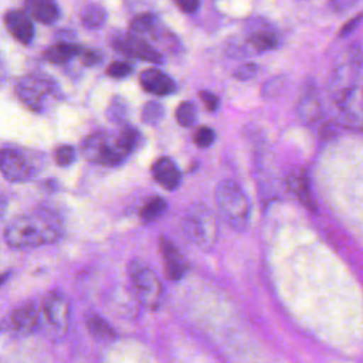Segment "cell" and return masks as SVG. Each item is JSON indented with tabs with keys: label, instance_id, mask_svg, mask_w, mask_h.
<instances>
[{
	"label": "cell",
	"instance_id": "cell-36",
	"mask_svg": "<svg viewBox=\"0 0 363 363\" xmlns=\"http://www.w3.org/2000/svg\"><path fill=\"white\" fill-rule=\"evenodd\" d=\"M7 277H9V274H1V275H0V285L7 279Z\"/></svg>",
	"mask_w": 363,
	"mask_h": 363
},
{
	"label": "cell",
	"instance_id": "cell-26",
	"mask_svg": "<svg viewBox=\"0 0 363 363\" xmlns=\"http://www.w3.org/2000/svg\"><path fill=\"white\" fill-rule=\"evenodd\" d=\"M125 112H126V104L122 98L119 96H115L111 104H109V108H108V116L111 121H119L121 118L125 116Z\"/></svg>",
	"mask_w": 363,
	"mask_h": 363
},
{
	"label": "cell",
	"instance_id": "cell-31",
	"mask_svg": "<svg viewBox=\"0 0 363 363\" xmlns=\"http://www.w3.org/2000/svg\"><path fill=\"white\" fill-rule=\"evenodd\" d=\"M174 3L186 13H193L199 7V0H174Z\"/></svg>",
	"mask_w": 363,
	"mask_h": 363
},
{
	"label": "cell",
	"instance_id": "cell-10",
	"mask_svg": "<svg viewBox=\"0 0 363 363\" xmlns=\"http://www.w3.org/2000/svg\"><path fill=\"white\" fill-rule=\"evenodd\" d=\"M4 26L13 38L23 44H30L34 37V26L26 11L10 10L4 16Z\"/></svg>",
	"mask_w": 363,
	"mask_h": 363
},
{
	"label": "cell",
	"instance_id": "cell-13",
	"mask_svg": "<svg viewBox=\"0 0 363 363\" xmlns=\"http://www.w3.org/2000/svg\"><path fill=\"white\" fill-rule=\"evenodd\" d=\"M164 262V274L169 279L177 281L180 279L187 271V262L183 254L177 250V247L167 240H162L160 245Z\"/></svg>",
	"mask_w": 363,
	"mask_h": 363
},
{
	"label": "cell",
	"instance_id": "cell-25",
	"mask_svg": "<svg viewBox=\"0 0 363 363\" xmlns=\"http://www.w3.org/2000/svg\"><path fill=\"white\" fill-rule=\"evenodd\" d=\"M75 160V149L69 145H62L55 150V162L60 166H69Z\"/></svg>",
	"mask_w": 363,
	"mask_h": 363
},
{
	"label": "cell",
	"instance_id": "cell-30",
	"mask_svg": "<svg viewBox=\"0 0 363 363\" xmlns=\"http://www.w3.org/2000/svg\"><path fill=\"white\" fill-rule=\"evenodd\" d=\"M200 98L208 111L213 112L218 108V96L216 94H213L210 91H201Z\"/></svg>",
	"mask_w": 363,
	"mask_h": 363
},
{
	"label": "cell",
	"instance_id": "cell-1",
	"mask_svg": "<svg viewBox=\"0 0 363 363\" xmlns=\"http://www.w3.org/2000/svg\"><path fill=\"white\" fill-rule=\"evenodd\" d=\"M62 234L60 217L51 210H34L9 221L4 238L13 248H31L57 241Z\"/></svg>",
	"mask_w": 363,
	"mask_h": 363
},
{
	"label": "cell",
	"instance_id": "cell-20",
	"mask_svg": "<svg viewBox=\"0 0 363 363\" xmlns=\"http://www.w3.org/2000/svg\"><path fill=\"white\" fill-rule=\"evenodd\" d=\"M289 187L291 190L298 196V199L308 207H313L312 206V200H311V194H309V187H308V182L306 177L302 174H292L289 177Z\"/></svg>",
	"mask_w": 363,
	"mask_h": 363
},
{
	"label": "cell",
	"instance_id": "cell-32",
	"mask_svg": "<svg viewBox=\"0 0 363 363\" xmlns=\"http://www.w3.org/2000/svg\"><path fill=\"white\" fill-rule=\"evenodd\" d=\"M255 65H244V67H241L237 72H235V77H238L240 79H248V78H251L254 74H255Z\"/></svg>",
	"mask_w": 363,
	"mask_h": 363
},
{
	"label": "cell",
	"instance_id": "cell-18",
	"mask_svg": "<svg viewBox=\"0 0 363 363\" xmlns=\"http://www.w3.org/2000/svg\"><path fill=\"white\" fill-rule=\"evenodd\" d=\"M86 326L91 335L99 340H112L115 337V330L111 328V325L96 315L88 318Z\"/></svg>",
	"mask_w": 363,
	"mask_h": 363
},
{
	"label": "cell",
	"instance_id": "cell-33",
	"mask_svg": "<svg viewBox=\"0 0 363 363\" xmlns=\"http://www.w3.org/2000/svg\"><path fill=\"white\" fill-rule=\"evenodd\" d=\"M359 21H360V16H357L354 20H352V21H349L343 28H342V31H340V35H346L350 30H353L357 24H359Z\"/></svg>",
	"mask_w": 363,
	"mask_h": 363
},
{
	"label": "cell",
	"instance_id": "cell-8",
	"mask_svg": "<svg viewBox=\"0 0 363 363\" xmlns=\"http://www.w3.org/2000/svg\"><path fill=\"white\" fill-rule=\"evenodd\" d=\"M43 320L47 326V329L52 335H62L67 330L68 326V318H69V309L68 302L64 295L60 292H52L45 296L41 305Z\"/></svg>",
	"mask_w": 363,
	"mask_h": 363
},
{
	"label": "cell",
	"instance_id": "cell-24",
	"mask_svg": "<svg viewBox=\"0 0 363 363\" xmlns=\"http://www.w3.org/2000/svg\"><path fill=\"white\" fill-rule=\"evenodd\" d=\"M164 115V109L159 102H147L142 109V122L147 125H155L162 121Z\"/></svg>",
	"mask_w": 363,
	"mask_h": 363
},
{
	"label": "cell",
	"instance_id": "cell-28",
	"mask_svg": "<svg viewBox=\"0 0 363 363\" xmlns=\"http://www.w3.org/2000/svg\"><path fill=\"white\" fill-rule=\"evenodd\" d=\"M213 140H214V132H213V129H210V128H207V126L200 128V129L196 132V135H194V142H196V145L200 146V147H207V146H210V145L213 143Z\"/></svg>",
	"mask_w": 363,
	"mask_h": 363
},
{
	"label": "cell",
	"instance_id": "cell-9",
	"mask_svg": "<svg viewBox=\"0 0 363 363\" xmlns=\"http://www.w3.org/2000/svg\"><path fill=\"white\" fill-rule=\"evenodd\" d=\"M112 47L122 54L136 57L149 62H163L160 54L138 34H119L112 38Z\"/></svg>",
	"mask_w": 363,
	"mask_h": 363
},
{
	"label": "cell",
	"instance_id": "cell-11",
	"mask_svg": "<svg viewBox=\"0 0 363 363\" xmlns=\"http://www.w3.org/2000/svg\"><path fill=\"white\" fill-rule=\"evenodd\" d=\"M11 330L17 335H30L40 325V311L34 303H27L17 308L9 319Z\"/></svg>",
	"mask_w": 363,
	"mask_h": 363
},
{
	"label": "cell",
	"instance_id": "cell-23",
	"mask_svg": "<svg viewBox=\"0 0 363 363\" xmlns=\"http://www.w3.org/2000/svg\"><path fill=\"white\" fill-rule=\"evenodd\" d=\"M176 121L184 128L191 126L196 122V106L191 102H182L176 109Z\"/></svg>",
	"mask_w": 363,
	"mask_h": 363
},
{
	"label": "cell",
	"instance_id": "cell-19",
	"mask_svg": "<svg viewBox=\"0 0 363 363\" xmlns=\"http://www.w3.org/2000/svg\"><path fill=\"white\" fill-rule=\"evenodd\" d=\"M167 204L162 197H152L143 207L140 211V217L145 223H150L155 221L156 218H159L164 210H166Z\"/></svg>",
	"mask_w": 363,
	"mask_h": 363
},
{
	"label": "cell",
	"instance_id": "cell-14",
	"mask_svg": "<svg viewBox=\"0 0 363 363\" xmlns=\"http://www.w3.org/2000/svg\"><path fill=\"white\" fill-rule=\"evenodd\" d=\"M26 13L43 24H52L60 17V9L55 0H24Z\"/></svg>",
	"mask_w": 363,
	"mask_h": 363
},
{
	"label": "cell",
	"instance_id": "cell-34",
	"mask_svg": "<svg viewBox=\"0 0 363 363\" xmlns=\"http://www.w3.org/2000/svg\"><path fill=\"white\" fill-rule=\"evenodd\" d=\"M6 211H7V200L3 194H0V220L4 217Z\"/></svg>",
	"mask_w": 363,
	"mask_h": 363
},
{
	"label": "cell",
	"instance_id": "cell-21",
	"mask_svg": "<svg viewBox=\"0 0 363 363\" xmlns=\"http://www.w3.org/2000/svg\"><path fill=\"white\" fill-rule=\"evenodd\" d=\"M251 45L258 51H267L277 45V37L269 31H258L250 37Z\"/></svg>",
	"mask_w": 363,
	"mask_h": 363
},
{
	"label": "cell",
	"instance_id": "cell-2",
	"mask_svg": "<svg viewBox=\"0 0 363 363\" xmlns=\"http://www.w3.org/2000/svg\"><path fill=\"white\" fill-rule=\"evenodd\" d=\"M218 214L231 228L242 231L250 221V201L241 186L233 180H224L216 191Z\"/></svg>",
	"mask_w": 363,
	"mask_h": 363
},
{
	"label": "cell",
	"instance_id": "cell-16",
	"mask_svg": "<svg viewBox=\"0 0 363 363\" xmlns=\"http://www.w3.org/2000/svg\"><path fill=\"white\" fill-rule=\"evenodd\" d=\"M81 47L71 43H58L44 51V58L52 64H65L77 57Z\"/></svg>",
	"mask_w": 363,
	"mask_h": 363
},
{
	"label": "cell",
	"instance_id": "cell-4",
	"mask_svg": "<svg viewBox=\"0 0 363 363\" xmlns=\"http://www.w3.org/2000/svg\"><path fill=\"white\" fill-rule=\"evenodd\" d=\"M84 156L95 163L105 166L119 164L130 152L123 146L119 136L113 138L106 133L89 135L82 142Z\"/></svg>",
	"mask_w": 363,
	"mask_h": 363
},
{
	"label": "cell",
	"instance_id": "cell-15",
	"mask_svg": "<svg viewBox=\"0 0 363 363\" xmlns=\"http://www.w3.org/2000/svg\"><path fill=\"white\" fill-rule=\"evenodd\" d=\"M152 174L153 179L167 190L176 189L182 180L177 166L169 157L157 159L152 167Z\"/></svg>",
	"mask_w": 363,
	"mask_h": 363
},
{
	"label": "cell",
	"instance_id": "cell-27",
	"mask_svg": "<svg viewBox=\"0 0 363 363\" xmlns=\"http://www.w3.org/2000/svg\"><path fill=\"white\" fill-rule=\"evenodd\" d=\"M130 71H132L130 65L126 62H122V61H115V62L109 64L106 68V74L113 78H123V77L129 75Z\"/></svg>",
	"mask_w": 363,
	"mask_h": 363
},
{
	"label": "cell",
	"instance_id": "cell-29",
	"mask_svg": "<svg viewBox=\"0 0 363 363\" xmlns=\"http://www.w3.org/2000/svg\"><path fill=\"white\" fill-rule=\"evenodd\" d=\"M78 57L81 58L84 65H95L101 61L102 55H101V52H98L95 50H82L81 48L78 52Z\"/></svg>",
	"mask_w": 363,
	"mask_h": 363
},
{
	"label": "cell",
	"instance_id": "cell-6",
	"mask_svg": "<svg viewBox=\"0 0 363 363\" xmlns=\"http://www.w3.org/2000/svg\"><path fill=\"white\" fill-rule=\"evenodd\" d=\"M129 277L139 302L150 309L157 308L163 296V289L155 272L143 262L133 261L129 265Z\"/></svg>",
	"mask_w": 363,
	"mask_h": 363
},
{
	"label": "cell",
	"instance_id": "cell-35",
	"mask_svg": "<svg viewBox=\"0 0 363 363\" xmlns=\"http://www.w3.org/2000/svg\"><path fill=\"white\" fill-rule=\"evenodd\" d=\"M4 78H6V67H4V62H3V60L0 58V85L3 84Z\"/></svg>",
	"mask_w": 363,
	"mask_h": 363
},
{
	"label": "cell",
	"instance_id": "cell-5",
	"mask_svg": "<svg viewBox=\"0 0 363 363\" xmlns=\"http://www.w3.org/2000/svg\"><path fill=\"white\" fill-rule=\"evenodd\" d=\"M16 92L20 101L31 111L40 112L44 109L45 101L50 96H57L58 86L52 78L43 74H28L18 79Z\"/></svg>",
	"mask_w": 363,
	"mask_h": 363
},
{
	"label": "cell",
	"instance_id": "cell-12",
	"mask_svg": "<svg viewBox=\"0 0 363 363\" xmlns=\"http://www.w3.org/2000/svg\"><path fill=\"white\" fill-rule=\"evenodd\" d=\"M140 85L146 92H150L153 95H169L172 92H174L176 85L173 82V79L164 74L163 71H160L159 68H147L145 71L140 72L139 77Z\"/></svg>",
	"mask_w": 363,
	"mask_h": 363
},
{
	"label": "cell",
	"instance_id": "cell-22",
	"mask_svg": "<svg viewBox=\"0 0 363 363\" xmlns=\"http://www.w3.org/2000/svg\"><path fill=\"white\" fill-rule=\"evenodd\" d=\"M156 17L153 14H140V16H136L135 18H132L130 21V31L133 34H145V33H149L155 28L156 26Z\"/></svg>",
	"mask_w": 363,
	"mask_h": 363
},
{
	"label": "cell",
	"instance_id": "cell-17",
	"mask_svg": "<svg viewBox=\"0 0 363 363\" xmlns=\"http://www.w3.org/2000/svg\"><path fill=\"white\" fill-rule=\"evenodd\" d=\"M81 20L86 28H99L106 20V11L102 6L91 3L84 7L81 13Z\"/></svg>",
	"mask_w": 363,
	"mask_h": 363
},
{
	"label": "cell",
	"instance_id": "cell-7",
	"mask_svg": "<svg viewBox=\"0 0 363 363\" xmlns=\"http://www.w3.org/2000/svg\"><path fill=\"white\" fill-rule=\"evenodd\" d=\"M37 160L31 153L18 147L0 149V173L10 182H26L37 172Z\"/></svg>",
	"mask_w": 363,
	"mask_h": 363
},
{
	"label": "cell",
	"instance_id": "cell-3",
	"mask_svg": "<svg viewBox=\"0 0 363 363\" xmlns=\"http://www.w3.org/2000/svg\"><path fill=\"white\" fill-rule=\"evenodd\" d=\"M184 231L187 237L201 250L214 247L218 238V224L207 206L194 204L184 216Z\"/></svg>",
	"mask_w": 363,
	"mask_h": 363
}]
</instances>
